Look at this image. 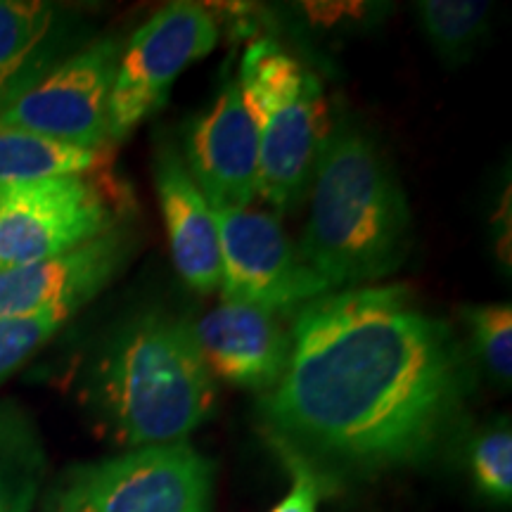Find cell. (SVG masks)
<instances>
[{
  "label": "cell",
  "instance_id": "obj_1",
  "mask_svg": "<svg viewBox=\"0 0 512 512\" xmlns=\"http://www.w3.org/2000/svg\"><path fill=\"white\" fill-rule=\"evenodd\" d=\"M463 396L451 328L406 285H368L302 306L261 413L287 456L373 475L430 456Z\"/></svg>",
  "mask_w": 512,
  "mask_h": 512
},
{
  "label": "cell",
  "instance_id": "obj_2",
  "mask_svg": "<svg viewBox=\"0 0 512 512\" xmlns=\"http://www.w3.org/2000/svg\"><path fill=\"white\" fill-rule=\"evenodd\" d=\"M299 256L328 290L382 280L411 249V209L392 164L363 126L330 124L313 166Z\"/></svg>",
  "mask_w": 512,
  "mask_h": 512
},
{
  "label": "cell",
  "instance_id": "obj_3",
  "mask_svg": "<svg viewBox=\"0 0 512 512\" xmlns=\"http://www.w3.org/2000/svg\"><path fill=\"white\" fill-rule=\"evenodd\" d=\"M88 392L105 430L128 451L185 441L216 406L195 325L166 311L138 313L107 339Z\"/></svg>",
  "mask_w": 512,
  "mask_h": 512
},
{
  "label": "cell",
  "instance_id": "obj_4",
  "mask_svg": "<svg viewBox=\"0 0 512 512\" xmlns=\"http://www.w3.org/2000/svg\"><path fill=\"white\" fill-rule=\"evenodd\" d=\"M238 86L259 136L256 195L275 209H292L332 124L320 81L283 46L261 38L242 55Z\"/></svg>",
  "mask_w": 512,
  "mask_h": 512
},
{
  "label": "cell",
  "instance_id": "obj_5",
  "mask_svg": "<svg viewBox=\"0 0 512 512\" xmlns=\"http://www.w3.org/2000/svg\"><path fill=\"white\" fill-rule=\"evenodd\" d=\"M214 463L188 441L131 448L76 465L55 484L50 512H209Z\"/></svg>",
  "mask_w": 512,
  "mask_h": 512
},
{
  "label": "cell",
  "instance_id": "obj_6",
  "mask_svg": "<svg viewBox=\"0 0 512 512\" xmlns=\"http://www.w3.org/2000/svg\"><path fill=\"white\" fill-rule=\"evenodd\" d=\"M121 55L114 36H102L53 62L0 107V126L31 131L86 150H107L110 95Z\"/></svg>",
  "mask_w": 512,
  "mask_h": 512
},
{
  "label": "cell",
  "instance_id": "obj_7",
  "mask_svg": "<svg viewBox=\"0 0 512 512\" xmlns=\"http://www.w3.org/2000/svg\"><path fill=\"white\" fill-rule=\"evenodd\" d=\"M219 43V22L200 3L155 12L121 48L110 95V140L119 143L162 110L171 86Z\"/></svg>",
  "mask_w": 512,
  "mask_h": 512
},
{
  "label": "cell",
  "instance_id": "obj_8",
  "mask_svg": "<svg viewBox=\"0 0 512 512\" xmlns=\"http://www.w3.org/2000/svg\"><path fill=\"white\" fill-rule=\"evenodd\" d=\"M112 202L88 176L0 190V271L64 254L119 226Z\"/></svg>",
  "mask_w": 512,
  "mask_h": 512
},
{
  "label": "cell",
  "instance_id": "obj_9",
  "mask_svg": "<svg viewBox=\"0 0 512 512\" xmlns=\"http://www.w3.org/2000/svg\"><path fill=\"white\" fill-rule=\"evenodd\" d=\"M221 249L223 302L283 311L304 306L330 290L304 264L273 214L252 209H214Z\"/></svg>",
  "mask_w": 512,
  "mask_h": 512
},
{
  "label": "cell",
  "instance_id": "obj_10",
  "mask_svg": "<svg viewBox=\"0 0 512 512\" xmlns=\"http://www.w3.org/2000/svg\"><path fill=\"white\" fill-rule=\"evenodd\" d=\"M136 235L124 223L69 252L0 271V318H72L124 271Z\"/></svg>",
  "mask_w": 512,
  "mask_h": 512
},
{
  "label": "cell",
  "instance_id": "obj_11",
  "mask_svg": "<svg viewBox=\"0 0 512 512\" xmlns=\"http://www.w3.org/2000/svg\"><path fill=\"white\" fill-rule=\"evenodd\" d=\"M181 157L211 209H249L259 183V136L238 81L185 124Z\"/></svg>",
  "mask_w": 512,
  "mask_h": 512
},
{
  "label": "cell",
  "instance_id": "obj_12",
  "mask_svg": "<svg viewBox=\"0 0 512 512\" xmlns=\"http://www.w3.org/2000/svg\"><path fill=\"white\" fill-rule=\"evenodd\" d=\"M195 337L211 375L256 392L280 380L290 356V337L259 306L221 302L195 323Z\"/></svg>",
  "mask_w": 512,
  "mask_h": 512
},
{
  "label": "cell",
  "instance_id": "obj_13",
  "mask_svg": "<svg viewBox=\"0 0 512 512\" xmlns=\"http://www.w3.org/2000/svg\"><path fill=\"white\" fill-rule=\"evenodd\" d=\"M155 190L178 275L195 292H214L221 285L214 209L190 178L181 150L166 138L159 140L155 152Z\"/></svg>",
  "mask_w": 512,
  "mask_h": 512
},
{
  "label": "cell",
  "instance_id": "obj_14",
  "mask_svg": "<svg viewBox=\"0 0 512 512\" xmlns=\"http://www.w3.org/2000/svg\"><path fill=\"white\" fill-rule=\"evenodd\" d=\"M55 36V5L0 0V107L53 64Z\"/></svg>",
  "mask_w": 512,
  "mask_h": 512
},
{
  "label": "cell",
  "instance_id": "obj_15",
  "mask_svg": "<svg viewBox=\"0 0 512 512\" xmlns=\"http://www.w3.org/2000/svg\"><path fill=\"white\" fill-rule=\"evenodd\" d=\"M107 150H86L31 131L0 126V190L53 178L91 176L105 166Z\"/></svg>",
  "mask_w": 512,
  "mask_h": 512
},
{
  "label": "cell",
  "instance_id": "obj_16",
  "mask_svg": "<svg viewBox=\"0 0 512 512\" xmlns=\"http://www.w3.org/2000/svg\"><path fill=\"white\" fill-rule=\"evenodd\" d=\"M46 467V448L29 413L12 401L0 403V512H29Z\"/></svg>",
  "mask_w": 512,
  "mask_h": 512
},
{
  "label": "cell",
  "instance_id": "obj_17",
  "mask_svg": "<svg viewBox=\"0 0 512 512\" xmlns=\"http://www.w3.org/2000/svg\"><path fill=\"white\" fill-rule=\"evenodd\" d=\"M489 3L477 0H422L418 3L420 29L446 67L470 60L489 31Z\"/></svg>",
  "mask_w": 512,
  "mask_h": 512
},
{
  "label": "cell",
  "instance_id": "obj_18",
  "mask_svg": "<svg viewBox=\"0 0 512 512\" xmlns=\"http://www.w3.org/2000/svg\"><path fill=\"white\" fill-rule=\"evenodd\" d=\"M463 318L470 328L472 349L498 382L512 377V309L510 304L467 306Z\"/></svg>",
  "mask_w": 512,
  "mask_h": 512
},
{
  "label": "cell",
  "instance_id": "obj_19",
  "mask_svg": "<svg viewBox=\"0 0 512 512\" xmlns=\"http://www.w3.org/2000/svg\"><path fill=\"white\" fill-rule=\"evenodd\" d=\"M470 475L477 491L498 505L512 501V432L508 422L479 434L470 448Z\"/></svg>",
  "mask_w": 512,
  "mask_h": 512
},
{
  "label": "cell",
  "instance_id": "obj_20",
  "mask_svg": "<svg viewBox=\"0 0 512 512\" xmlns=\"http://www.w3.org/2000/svg\"><path fill=\"white\" fill-rule=\"evenodd\" d=\"M69 318L46 313V316L0 318V382L15 375L43 344L55 337V332Z\"/></svg>",
  "mask_w": 512,
  "mask_h": 512
},
{
  "label": "cell",
  "instance_id": "obj_21",
  "mask_svg": "<svg viewBox=\"0 0 512 512\" xmlns=\"http://www.w3.org/2000/svg\"><path fill=\"white\" fill-rule=\"evenodd\" d=\"M287 463L292 465L294 475L292 489L271 512H318L320 482L316 470L294 456H287Z\"/></svg>",
  "mask_w": 512,
  "mask_h": 512
}]
</instances>
